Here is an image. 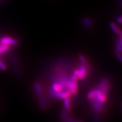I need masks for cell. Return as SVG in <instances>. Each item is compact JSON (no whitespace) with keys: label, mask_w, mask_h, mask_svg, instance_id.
<instances>
[{"label":"cell","mask_w":122,"mask_h":122,"mask_svg":"<svg viewBox=\"0 0 122 122\" xmlns=\"http://www.w3.org/2000/svg\"><path fill=\"white\" fill-rule=\"evenodd\" d=\"M110 81L106 78H102L99 82L98 86V89L102 91L105 95H107L110 90Z\"/></svg>","instance_id":"cell-1"},{"label":"cell","mask_w":122,"mask_h":122,"mask_svg":"<svg viewBox=\"0 0 122 122\" xmlns=\"http://www.w3.org/2000/svg\"><path fill=\"white\" fill-rule=\"evenodd\" d=\"M66 87L68 89V91L71 95H75L77 94L78 92V85L77 82L72 81L70 79L68 80L66 83Z\"/></svg>","instance_id":"cell-2"},{"label":"cell","mask_w":122,"mask_h":122,"mask_svg":"<svg viewBox=\"0 0 122 122\" xmlns=\"http://www.w3.org/2000/svg\"><path fill=\"white\" fill-rule=\"evenodd\" d=\"M0 43L7 45H16L17 40L10 37H3L0 39Z\"/></svg>","instance_id":"cell-3"},{"label":"cell","mask_w":122,"mask_h":122,"mask_svg":"<svg viewBox=\"0 0 122 122\" xmlns=\"http://www.w3.org/2000/svg\"><path fill=\"white\" fill-rule=\"evenodd\" d=\"M51 96L55 97L56 98H59L61 99H65L67 98H69V97L71 96V94L68 91H62L60 92H51Z\"/></svg>","instance_id":"cell-4"},{"label":"cell","mask_w":122,"mask_h":122,"mask_svg":"<svg viewBox=\"0 0 122 122\" xmlns=\"http://www.w3.org/2000/svg\"><path fill=\"white\" fill-rule=\"evenodd\" d=\"M91 101V105L93 107V108L98 112H101L103 109V106L102 103L99 101L96 97L94 98Z\"/></svg>","instance_id":"cell-5"},{"label":"cell","mask_w":122,"mask_h":122,"mask_svg":"<svg viewBox=\"0 0 122 122\" xmlns=\"http://www.w3.org/2000/svg\"><path fill=\"white\" fill-rule=\"evenodd\" d=\"M86 67L83 64L81 65L78 70V73L77 75V77L78 79L82 80L83 79H85L86 75Z\"/></svg>","instance_id":"cell-6"},{"label":"cell","mask_w":122,"mask_h":122,"mask_svg":"<svg viewBox=\"0 0 122 122\" xmlns=\"http://www.w3.org/2000/svg\"><path fill=\"white\" fill-rule=\"evenodd\" d=\"M96 98L98 100L101 102L102 104L105 103L106 102L107 100V96L106 95H105L104 93L102 92V91L99 90L98 89L96 90Z\"/></svg>","instance_id":"cell-7"},{"label":"cell","mask_w":122,"mask_h":122,"mask_svg":"<svg viewBox=\"0 0 122 122\" xmlns=\"http://www.w3.org/2000/svg\"><path fill=\"white\" fill-rule=\"evenodd\" d=\"M64 87L59 82H54L51 86V92H60L63 91L64 90Z\"/></svg>","instance_id":"cell-8"},{"label":"cell","mask_w":122,"mask_h":122,"mask_svg":"<svg viewBox=\"0 0 122 122\" xmlns=\"http://www.w3.org/2000/svg\"><path fill=\"white\" fill-rule=\"evenodd\" d=\"M64 100V106L67 112H70L71 111V105L69 98H66Z\"/></svg>","instance_id":"cell-9"},{"label":"cell","mask_w":122,"mask_h":122,"mask_svg":"<svg viewBox=\"0 0 122 122\" xmlns=\"http://www.w3.org/2000/svg\"><path fill=\"white\" fill-rule=\"evenodd\" d=\"M96 97V90L93 89L91 90L87 95V98L90 100H92Z\"/></svg>","instance_id":"cell-10"},{"label":"cell","mask_w":122,"mask_h":122,"mask_svg":"<svg viewBox=\"0 0 122 122\" xmlns=\"http://www.w3.org/2000/svg\"><path fill=\"white\" fill-rule=\"evenodd\" d=\"M110 26L112 30H113L114 33L119 35V34L121 32V30L117 27V25L113 22H110Z\"/></svg>","instance_id":"cell-11"},{"label":"cell","mask_w":122,"mask_h":122,"mask_svg":"<svg viewBox=\"0 0 122 122\" xmlns=\"http://www.w3.org/2000/svg\"><path fill=\"white\" fill-rule=\"evenodd\" d=\"M79 59L80 60H81V61L83 65H84L85 66H87V64H87V61H86V59L85 58V56L82 55H80L79 56Z\"/></svg>","instance_id":"cell-12"},{"label":"cell","mask_w":122,"mask_h":122,"mask_svg":"<svg viewBox=\"0 0 122 122\" xmlns=\"http://www.w3.org/2000/svg\"><path fill=\"white\" fill-rule=\"evenodd\" d=\"M0 68L2 69V70H6L7 69L6 65L1 59H0Z\"/></svg>","instance_id":"cell-13"},{"label":"cell","mask_w":122,"mask_h":122,"mask_svg":"<svg viewBox=\"0 0 122 122\" xmlns=\"http://www.w3.org/2000/svg\"><path fill=\"white\" fill-rule=\"evenodd\" d=\"M78 78L77 77V76H76L74 74L72 75L71 76V77H70V81H74V82H77V81H78Z\"/></svg>","instance_id":"cell-14"},{"label":"cell","mask_w":122,"mask_h":122,"mask_svg":"<svg viewBox=\"0 0 122 122\" xmlns=\"http://www.w3.org/2000/svg\"><path fill=\"white\" fill-rule=\"evenodd\" d=\"M121 52H119V51H116V56L117 58V59L119 60V61H120V62H121L122 61V56H121Z\"/></svg>","instance_id":"cell-15"},{"label":"cell","mask_w":122,"mask_h":122,"mask_svg":"<svg viewBox=\"0 0 122 122\" xmlns=\"http://www.w3.org/2000/svg\"><path fill=\"white\" fill-rule=\"evenodd\" d=\"M84 22H85V24L86 25H88V26H90V25L91 24V21L90 20H89V19H85V20H84Z\"/></svg>","instance_id":"cell-16"},{"label":"cell","mask_w":122,"mask_h":122,"mask_svg":"<svg viewBox=\"0 0 122 122\" xmlns=\"http://www.w3.org/2000/svg\"><path fill=\"white\" fill-rule=\"evenodd\" d=\"M122 17H121V16L119 17V18H117V22H119V24H121V22H122Z\"/></svg>","instance_id":"cell-17"}]
</instances>
